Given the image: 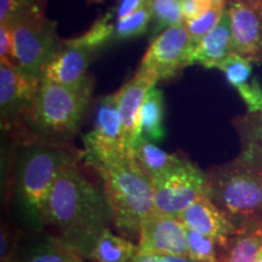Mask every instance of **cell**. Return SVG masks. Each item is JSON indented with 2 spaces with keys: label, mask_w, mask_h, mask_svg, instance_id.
Segmentation results:
<instances>
[{
  "label": "cell",
  "mask_w": 262,
  "mask_h": 262,
  "mask_svg": "<svg viewBox=\"0 0 262 262\" xmlns=\"http://www.w3.org/2000/svg\"><path fill=\"white\" fill-rule=\"evenodd\" d=\"M110 224L112 216L102 189L80 171L78 164L62 170L49 194L44 229L74 253L86 257Z\"/></svg>",
  "instance_id": "6da1fadb"
},
{
  "label": "cell",
  "mask_w": 262,
  "mask_h": 262,
  "mask_svg": "<svg viewBox=\"0 0 262 262\" xmlns=\"http://www.w3.org/2000/svg\"><path fill=\"white\" fill-rule=\"evenodd\" d=\"M84 150L71 145L19 140L11 175V196L18 217L34 231H44L47 202L62 170L79 164Z\"/></svg>",
  "instance_id": "7a4b0ae2"
},
{
  "label": "cell",
  "mask_w": 262,
  "mask_h": 262,
  "mask_svg": "<svg viewBox=\"0 0 262 262\" xmlns=\"http://www.w3.org/2000/svg\"><path fill=\"white\" fill-rule=\"evenodd\" d=\"M91 168L101 179L114 227L130 241H139L141 225L155 212L152 180L134 157H116Z\"/></svg>",
  "instance_id": "3957f363"
},
{
  "label": "cell",
  "mask_w": 262,
  "mask_h": 262,
  "mask_svg": "<svg viewBox=\"0 0 262 262\" xmlns=\"http://www.w3.org/2000/svg\"><path fill=\"white\" fill-rule=\"evenodd\" d=\"M93 89V84L73 89L41 79L19 140L70 145L90 106Z\"/></svg>",
  "instance_id": "277c9868"
},
{
  "label": "cell",
  "mask_w": 262,
  "mask_h": 262,
  "mask_svg": "<svg viewBox=\"0 0 262 262\" xmlns=\"http://www.w3.org/2000/svg\"><path fill=\"white\" fill-rule=\"evenodd\" d=\"M206 194L238 231L262 222V173L238 157L206 171Z\"/></svg>",
  "instance_id": "5b68a950"
},
{
  "label": "cell",
  "mask_w": 262,
  "mask_h": 262,
  "mask_svg": "<svg viewBox=\"0 0 262 262\" xmlns=\"http://www.w3.org/2000/svg\"><path fill=\"white\" fill-rule=\"evenodd\" d=\"M10 27L14 35L16 67L32 79L41 80L45 67L61 47L56 22L44 14L21 19Z\"/></svg>",
  "instance_id": "8992f818"
},
{
  "label": "cell",
  "mask_w": 262,
  "mask_h": 262,
  "mask_svg": "<svg viewBox=\"0 0 262 262\" xmlns=\"http://www.w3.org/2000/svg\"><path fill=\"white\" fill-rule=\"evenodd\" d=\"M153 182L155 212L179 217L206 194V172L185 158Z\"/></svg>",
  "instance_id": "52a82bcc"
},
{
  "label": "cell",
  "mask_w": 262,
  "mask_h": 262,
  "mask_svg": "<svg viewBox=\"0 0 262 262\" xmlns=\"http://www.w3.org/2000/svg\"><path fill=\"white\" fill-rule=\"evenodd\" d=\"M193 49L185 22L171 26L152 39L137 72L152 78L157 83L170 79L188 67Z\"/></svg>",
  "instance_id": "ba28073f"
},
{
  "label": "cell",
  "mask_w": 262,
  "mask_h": 262,
  "mask_svg": "<svg viewBox=\"0 0 262 262\" xmlns=\"http://www.w3.org/2000/svg\"><path fill=\"white\" fill-rule=\"evenodd\" d=\"M120 94L119 89L101 98L96 108L93 130L83 137L84 159L89 166L125 156L119 113Z\"/></svg>",
  "instance_id": "9c48e42d"
},
{
  "label": "cell",
  "mask_w": 262,
  "mask_h": 262,
  "mask_svg": "<svg viewBox=\"0 0 262 262\" xmlns=\"http://www.w3.org/2000/svg\"><path fill=\"white\" fill-rule=\"evenodd\" d=\"M40 80H34L11 63L0 62V116L2 129L18 139L24 134V120L31 108Z\"/></svg>",
  "instance_id": "30bf717a"
},
{
  "label": "cell",
  "mask_w": 262,
  "mask_h": 262,
  "mask_svg": "<svg viewBox=\"0 0 262 262\" xmlns=\"http://www.w3.org/2000/svg\"><path fill=\"white\" fill-rule=\"evenodd\" d=\"M137 251L162 256L188 257L187 228L179 217L153 212L141 225Z\"/></svg>",
  "instance_id": "8fae6325"
},
{
  "label": "cell",
  "mask_w": 262,
  "mask_h": 262,
  "mask_svg": "<svg viewBox=\"0 0 262 262\" xmlns=\"http://www.w3.org/2000/svg\"><path fill=\"white\" fill-rule=\"evenodd\" d=\"M96 55L97 52L78 47L64 39L56 55L45 67L41 79L73 89L93 84V79L88 74V68Z\"/></svg>",
  "instance_id": "7c38bea8"
},
{
  "label": "cell",
  "mask_w": 262,
  "mask_h": 262,
  "mask_svg": "<svg viewBox=\"0 0 262 262\" xmlns=\"http://www.w3.org/2000/svg\"><path fill=\"white\" fill-rule=\"evenodd\" d=\"M232 52L253 62L262 63V11L242 0H229Z\"/></svg>",
  "instance_id": "4fadbf2b"
},
{
  "label": "cell",
  "mask_w": 262,
  "mask_h": 262,
  "mask_svg": "<svg viewBox=\"0 0 262 262\" xmlns=\"http://www.w3.org/2000/svg\"><path fill=\"white\" fill-rule=\"evenodd\" d=\"M157 85L152 78L136 72L130 81L120 88L119 113L122 142L125 156L134 157L136 141L141 135V112L150 88Z\"/></svg>",
  "instance_id": "5bb4252c"
},
{
  "label": "cell",
  "mask_w": 262,
  "mask_h": 262,
  "mask_svg": "<svg viewBox=\"0 0 262 262\" xmlns=\"http://www.w3.org/2000/svg\"><path fill=\"white\" fill-rule=\"evenodd\" d=\"M179 220L186 228L211 238L217 248L225 247L229 239L238 233V228L208 195L202 196L188 206L179 216Z\"/></svg>",
  "instance_id": "9a60e30c"
},
{
  "label": "cell",
  "mask_w": 262,
  "mask_h": 262,
  "mask_svg": "<svg viewBox=\"0 0 262 262\" xmlns=\"http://www.w3.org/2000/svg\"><path fill=\"white\" fill-rule=\"evenodd\" d=\"M219 70L224 72L231 86L237 90L247 104L248 112L262 111V86L253 74V61L231 54L219 66Z\"/></svg>",
  "instance_id": "2e32d148"
},
{
  "label": "cell",
  "mask_w": 262,
  "mask_h": 262,
  "mask_svg": "<svg viewBox=\"0 0 262 262\" xmlns=\"http://www.w3.org/2000/svg\"><path fill=\"white\" fill-rule=\"evenodd\" d=\"M231 54H233L231 17L226 8L220 22L193 49L189 66L199 64L204 68H219Z\"/></svg>",
  "instance_id": "e0dca14e"
},
{
  "label": "cell",
  "mask_w": 262,
  "mask_h": 262,
  "mask_svg": "<svg viewBox=\"0 0 262 262\" xmlns=\"http://www.w3.org/2000/svg\"><path fill=\"white\" fill-rule=\"evenodd\" d=\"M11 262H84L83 257L66 247L56 235L35 233L31 241L19 244Z\"/></svg>",
  "instance_id": "ac0fdd59"
},
{
  "label": "cell",
  "mask_w": 262,
  "mask_h": 262,
  "mask_svg": "<svg viewBox=\"0 0 262 262\" xmlns=\"http://www.w3.org/2000/svg\"><path fill=\"white\" fill-rule=\"evenodd\" d=\"M232 124L241 143L238 158L262 173V111L235 117Z\"/></svg>",
  "instance_id": "d6986e66"
},
{
  "label": "cell",
  "mask_w": 262,
  "mask_h": 262,
  "mask_svg": "<svg viewBox=\"0 0 262 262\" xmlns=\"http://www.w3.org/2000/svg\"><path fill=\"white\" fill-rule=\"evenodd\" d=\"M137 254V244L106 228L98 235L86 255L93 262H130Z\"/></svg>",
  "instance_id": "ffe728a7"
},
{
  "label": "cell",
  "mask_w": 262,
  "mask_h": 262,
  "mask_svg": "<svg viewBox=\"0 0 262 262\" xmlns=\"http://www.w3.org/2000/svg\"><path fill=\"white\" fill-rule=\"evenodd\" d=\"M134 158L146 175L155 181L160 175L168 171L183 159L175 153H168L159 148L153 141L140 135L134 149Z\"/></svg>",
  "instance_id": "44dd1931"
},
{
  "label": "cell",
  "mask_w": 262,
  "mask_h": 262,
  "mask_svg": "<svg viewBox=\"0 0 262 262\" xmlns=\"http://www.w3.org/2000/svg\"><path fill=\"white\" fill-rule=\"evenodd\" d=\"M262 251V234L258 228L238 231L225 247L219 248L220 262H257Z\"/></svg>",
  "instance_id": "7402d4cb"
},
{
  "label": "cell",
  "mask_w": 262,
  "mask_h": 262,
  "mask_svg": "<svg viewBox=\"0 0 262 262\" xmlns=\"http://www.w3.org/2000/svg\"><path fill=\"white\" fill-rule=\"evenodd\" d=\"M141 135L153 142H159L165 136L164 126V97L157 85L150 88L141 112Z\"/></svg>",
  "instance_id": "603a6c76"
},
{
  "label": "cell",
  "mask_w": 262,
  "mask_h": 262,
  "mask_svg": "<svg viewBox=\"0 0 262 262\" xmlns=\"http://www.w3.org/2000/svg\"><path fill=\"white\" fill-rule=\"evenodd\" d=\"M114 29H116V18H114L113 11H111L101 18L96 19L84 34L79 37L70 38L68 41L78 45V47H83L98 52L101 49L113 41Z\"/></svg>",
  "instance_id": "cb8c5ba5"
},
{
  "label": "cell",
  "mask_w": 262,
  "mask_h": 262,
  "mask_svg": "<svg viewBox=\"0 0 262 262\" xmlns=\"http://www.w3.org/2000/svg\"><path fill=\"white\" fill-rule=\"evenodd\" d=\"M183 0H152L150 2V35L156 38L166 28L185 22Z\"/></svg>",
  "instance_id": "d4e9b609"
},
{
  "label": "cell",
  "mask_w": 262,
  "mask_h": 262,
  "mask_svg": "<svg viewBox=\"0 0 262 262\" xmlns=\"http://www.w3.org/2000/svg\"><path fill=\"white\" fill-rule=\"evenodd\" d=\"M47 0H0V25H14L21 19L45 14Z\"/></svg>",
  "instance_id": "484cf974"
},
{
  "label": "cell",
  "mask_w": 262,
  "mask_h": 262,
  "mask_svg": "<svg viewBox=\"0 0 262 262\" xmlns=\"http://www.w3.org/2000/svg\"><path fill=\"white\" fill-rule=\"evenodd\" d=\"M150 27V4L127 17L116 21L113 41H124L145 34Z\"/></svg>",
  "instance_id": "4316f807"
},
{
  "label": "cell",
  "mask_w": 262,
  "mask_h": 262,
  "mask_svg": "<svg viewBox=\"0 0 262 262\" xmlns=\"http://www.w3.org/2000/svg\"><path fill=\"white\" fill-rule=\"evenodd\" d=\"M188 257L195 262H220L217 244L211 238L187 228Z\"/></svg>",
  "instance_id": "83f0119b"
},
{
  "label": "cell",
  "mask_w": 262,
  "mask_h": 262,
  "mask_svg": "<svg viewBox=\"0 0 262 262\" xmlns=\"http://www.w3.org/2000/svg\"><path fill=\"white\" fill-rule=\"evenodd\" d=\"M226 8L227 5H212L204 15L185 22L189 35H191L193 47H195L208 33H210L216 27V25L220 22Z\"/></svg>",
  "instance_id": "f1b7e54d"
},
{
  "label": "cell",
  "mask_w": 262,
  "mask_h": 262,
  "mask_svg": "<svg viewBox=\"0 0 262 262\" xmlns=\"http://www.w3.org/2000/svg\"><path fill=\"white\" fill-rule=\"evenodd\" d=\"M19 241L17 234L10 227L9 224L3 222L2 231H0V261L11 262L14 260L16 253L19 248Z\"/></svg>",
  "instance_id": "f546056e"
},
{
  "label": "cell",
  "mask_w": 262,
  "mask_h": 262,
  "mask_svg": "<svg viewBox=\"0 0 262 262\" xmlns=\"http://www.w3.org/2000/svg\"><path fill=\"white\" fill-rule=\"evenodd\" d=\"M0 62L16 66L14 35L9 25H0Z\"/></svg>",
  "instance_id": "4dcf8cb0"
},
{
  "label": "cell",
  "mask_w": 262,
  "mask_h": 262,
  "mask_svg": "<svg viewBox=\"0 0 262 262\" xmlns=\"http://www.w3.org/2000/svg\"><path fill=\"white\" fill-rule=\"evenodd\" d=\"M152 0H119L118 5L113 10V15L116 21L127 17L134 12L139 11L140 9L149 5Z\"/></svg>",
  "instance_id": "1f68e13d"
},
{
  "label": "cell",
  "mask_w": 262,
  "mask_h": 262,
  "mask_svg": "<svg viewBox=\"0 0 262 262\" xmlns=\"http://www.w3.org/2000/svg\"><path fill=\"white\" fill-rule=\"evenodd\" d=\"M211 6V3L209 0H183L182 11L185 22L204 15Z\"/></svg>",
  "instance_id": "d6a6232c"
},
{
  "label": "cell",
  "mask_w": 262,
  "mask_h": 262,
  "mask_svg": "<svg viewBox=\"0 0 262 262\" xmlns=\"http://www.w3.org/2000/svg\"><path fill=\"white\" fill-rule=\"evenodd\" d=\"M130 262H162V261H160L159 255L145 254V253H139V251H137V254L134 256V258Z\"/></svg>",
  "instance_id": "836d02e7"
},
{
  "label": "cell",
  "mask_w": 262,
  "mask_h": 262,
  "mask_svg": "<svg viewBox=\"0 0 262 262\" xmlns=\"http://www.w3.org/2000/svg\"><path fill=\"white\" fill-rule=\"evenodd\" d=\"M159 256L162 262H195L185 256H162V255H159Z\"/></svg>",
  "instance_id": "e575fe53"
},
{
  "label": "cell",
  "mask_w": 262,
  "mask_h": 262,
  "mask_svg": "<svg viewBox=\"0 0 262 262\" xmlns=\"http://www.w3.org/2000/svg\"><path fill=\"white\" fill-rule=\"evenodd\" d=\"M242 2L247 3L248 5L258 10V11H262V0H242Z\"/></svg>",
  "instance_id": "d590c367"
},
{
  "label": "cell",
  "mask_w": 262,
  "mask_h": 262,
  "mask_svg": "<svg viewBox=\"0 0 262 262\" xmlns=\"http://www.w3.org/2000/svg\"><path fill=\"white\" fill-rule=\"evenodd\" d=\"M211 5H227L229 0H209Z\"/></svg>",
  "instance_id": "8d00e7d4"
},
{
  "label": "cell",
  "mask_w": 262,
  "mask_h": 262,
  "mask_svg": "<svg viewBox=\"0 0 262 262\" xmlns=\"http://www.w3.org/2000/svg\"><path fill=\"white\" fill-rule=\"evenodd\" d=\"M88 2L89 3H101V2H103V0H88Z\"/></svg>",
  "instance_id": "74e56055"
},
{
  "label": "cell",
  "mask_w": 262,
  "mask_h": 262,
  "mask_svg": "<svg viewBox=\"0 0 262 262\" xmlns=\"http://www.w3.org/2000/svg\"><path fill=\"white\" fill-rule=\"evenodd\" d=\"M258 231H260L261 234H262V222L260 224V226H258Z\"/></svg>",
  "instance_id": "f35d334b"
},
{
  "label": "cell",
  "mask_w": 262,
  "mask_h": 262,
  "mask_svg": "<svg viewBox=\"0 0 262 262\" xmlns=\"http://www.w3.org/2000/svg\"><path fill=\"white\" fill-rule=\"evenodd\" d=\"M257 262H262V251H261V255H260V257H258Z\"/></svg>",
  "instance_id": "ab89813d"
}]
</instances>
